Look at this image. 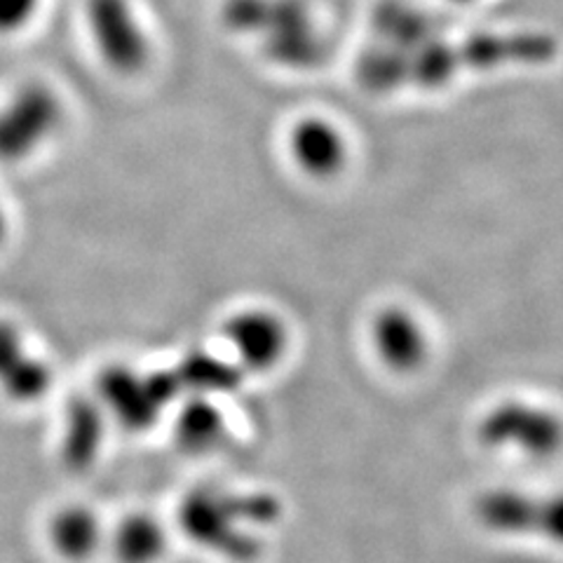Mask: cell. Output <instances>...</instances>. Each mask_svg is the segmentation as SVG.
<instances>
[{
	"label": "cell",
	"mask_w": 563,
	"mask_h": 563,
	"mask_svg": "<svg viewBox=\"0 0 563 563\" xmlns=\"http://www.w3.org/2000/svg\"><path fill=\"white\" fill-rule=\"evenodd\" d=\"M111 542L120 563H157L167 550V533L155 517L136 512L115 526Z\"/></svg>",
	"instance_id": "4fadbf2b"
},
{
	"label": "cell",
	"mask_w": 563,
	"mask_h": 563,
	"mask_svg": "<svg viewBox=\"0 0 563 563\" xmlns=\"http://www.w3.org/2000/svg\"><path fill=\"white\" fill-rule=\"evenodd\" d=\"M49 385L47 366L24 350L16 331L0 322V387L14 401L41 399Z\"/></svg>",
	"instance_id": "8fae6325"
},
{
	"label": "cell",
	"mask_w": 563,
	"mask_h": 563,
	"mask_svg": "<svg viewBox=\"0 0 563 563\" xmlns=\"http://www.w3.org/2000/svg\"><path fill=\"white\" fill-rule=\"evenodd\" d=\"M474 519L496 536H531L563 548V493L493 488L474 500Z\"/></svg>",
	"instance_id": "277c9868"
},
{
	"label": "cell",
	"mask_w": 563,
	"mask_h": 563,
	"mask_svg": "<svg viewBox=\"0 0 563 563\" xmlns=\"http://www.w3.org/2000/svg\"><path fill=\"white\" fill-rule=\"evenodd\" d=\"M477 437L490 451L548 461L563 449V416L533 401L505 399L479 418Z\"/></svg>",
	"instance_id": "3957f363"
},
{
	"label": "cell",
	"mask_w": 563,
	"mask_h": 563,
	"mask_svg": "<svg viewBox=\"0 0 563 563\" xmlns=\"http://www.w3.org/2000/svg\"><path fill=\"white\" fill-rule=\"evenodd\" d=\"M223 24L244 35H258L266 57L287 68H312L324 45L301 0H225Z\"/></svg>",
	"instance_id": "7a4b0ae2"
},
{
	"label": "cell",
	"mask_w": 563,
	"mask_h": 563,
	"mask_svg": "<svg viewBox=\"0 0 563 563\" xmlns=\"http://www.w3.org/2000/svg\"><path fill=\"white\" fill-rule=\"evenodd\" d=\"M97 47L115 70L134 74L148 59V43L128 0H87Z\"/></svg>",
	"instance_id": "52a82bcc"
},
{
	"label": "cell",
	"mask_w": 563,
	"mask_h": 563,
	"mask_svg": "<svg viewBox=\"0 0 563 563\" xmlns=\"http://www.w3.org/2000/svg\"><path fill=\"white\" fill-rule=\"evenodd\" d=\"M3 233H5V221H3V214H0V240H3Z\"/></svg>",
	"instance_id": "ac0fdd59"
},
{
	"label": "cell",
	"mask_w": 563,
	"mask_h": 563,
	"mask_svg": "<svg viewBox=\"0 0 563 563\" xmlns=\"http://www.w3.org/2000/svg\"><path fill=\"white\" fill-rule=\"evenodd\" d=\"M225 341L238 352L240 362L252 372H266L275 366L287 347V331L275 314L250 310L228 320Z\"/></svg>",
	"instance_id": "9c48e42d"
},
{
	"label": "cell",
	"mask_w": 563,
	"mask_h": 563,
	"mask_svg": "<svg viewBox=\"0 0 563 563\" xmlns=\"http://www.w3.org/2000/svg\"><path fill=\"white\" fill-rule=\"evenodd\" d=\"M374 347L380 362L397 374H411L430 355L428 333L418 317L404 308H385L374 320Z\"/></svg>",
	"instance_id": "ba28073f"
},
{
	"label": "cell",
	"mask_w": 563,
	"mask_h": 563,
	"mask_svg": "<svg viewBox=\"0 0 563 563\" xmlns=\"http://www.w3.org/2000/svg\"><path fill=\"white\" fill-rule=\"evenodd\" d=\"M291 155L303 172L320 176L339 174L345 165L347 146L343 134L322 118H306L291 132Z\"/></svg>",
	"instance_id": "30bf717a"
},
{
	"label": "cell",
	"mask_w": 563,
	"mask_h": 563,
	"mask_svg": "<svg viewBox=\"0 0 563 563\" xmlns=\"http://www.w3.org/2000/svg\"><path fill=\"white\" fill-rule=\"evenodd\" d=\"M103 439V416L95 401L76 399L66 411L64 428V457L74 467L90 465Z\"/></svg>",
	"instance_id": "9a60e30c"
},
{
	"label": "cell",
	"mask_w": 563,
	"mask_h": 563,
	"mask_svg": "<svg viewBox=\"0 0 563 563\" xmlns=\"http://www.w3.org/2000/svg\"><path fill=\"white\" fill-rule=\"evenodd\" d=\"M282 519V505L268 490L205 484L179 505L181 531L202 550L238 563L263 554L266 533Z\"/></svg>",
	"instance_id": "6da1fadb"
},
{
	"label": "cell",
	"mask_w": 563,
	"mask_h": 563,
	"mask_svg": "<svg viewBox=\"0 0 563 563\" xmlns=\"http://www.w3.org/2000/svg\"><path fill=\"white\" fill-rule=\"evenodd\" d=\"M35 8L38 0H0V33L24 26Z\"/></svg>",
	"instance_id": "e0dca14e"
},
{
	"label": "cell",
	"mask_w": 563,
	"mask_h": 563,
	"mask_svg": "<svg viewBox=\"0 0 563 563\" xmlns=\"http://www.w3.org/2000/svg\"><path fill=\"white\" fill-rule=\"evenodd\" d=\"M176 378L181 383V390L186 387L192 397H211L235 390L240 383V372L225 360L196 352V355H188L181 366L176 368Z\"/></svg>",
	"instance_id": "2e32d148"
},
{
	"label": "cell",
	"mask_w": 563,
	"mask_h": 563,
	"mask_svg": "<svg viewBox=\"0 0 563 563\" xmlns=\"http://www.w3.org/2000/svg\"><path fill=\"white\" fill-rule=\"evenodd\" d=\"M228 426L209 397H192L176 418V439L190 453H209L225 442Z\"/></svg>",
	"instance_id": "5bb4252c"
},
{
	"label": "cell",
	"mask_w": 563,
	"mask_h": 563,
	"mask_svg": "<svg viewBox=\"0 0 563 563\" xmlns=\"http://www.w3.org/2000/svg\"><path fill=\"white\" fill-rule=\"evenodd\" d=\"M57 95L45 85H26L0 111V161H24L57 130Z\"/></svg>",
	"instance_id": "8992f818"
},
{
	"label": "cell",
	"mask_w": 563,
	"mask_h": 563,
	"mask_svg": "<svg viewBox=\"0 0 563 563\" xmlns=\"http://www.w3.org/2000/svg\"><path fill=\"white\" fill-rule=\"evenodd\" d=\"M47 538L52 550L68 561L90 559L103 540L99 517L82 505L62 507L47 523Z\"/></svg>",
	"instance_id": "7c38bea8"
},
{
	"label": "cell",
	"mask_w": 563,
	"mask_h": 563,
	"mask_svg": "<svg viewBox=\"0 0 563 563\" xmlns=\"http://www.w3.org/2000/svg\"><path fill=\"white\" fill-rule=\"evenodd\" d=\"M179 393L181 383L176 378V372L141 376L125 366H111L99 378V397L106 409L132 430L153 426Z\"/></svg>",
	"instance_id": "5b68a950"
}]
</instances>
